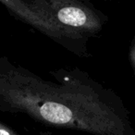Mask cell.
<instances>
[{
    "instance_id": "obj_3",
    "label": "cell",
    "mask_w": 135,
    "mask_h": 135,
    "mask_svg": "<svg viewBox=\"0 0 135 135\" xmlns=\"http://www.w3.org/2000/svg\"><path fill=\"white\" fill-rule=\"evenodd\" d=\"M128 57H129V65H131L133 75H134V78H135V36L133 37L132 41H131V46H129V48Z\"/></svg>"
},
{
    "instance_id": "obj_4",
    "label": "cell",
    "mask_w": 135,
    "mask_h": 135,
    "mask_svg": "<svg viewBox=\"0 0 135 135\" xmlns=\"http://www.w3.org/2000/svg\"><path fill=\"white\" fill-rule=\"evenodd\" d=\"M0 135H21L10 127L0 121Z\"/></svg>"
},
{
    "instance_id": "obj_1",
    "label": "cell",
    "mask_w": 135,
    "mask_h": 135,
    "mask_svg": "<svg viewBox=\"0 0 135 135\" xmlns=\"http://www.w3.org/2000/svg\"><path fill=\"white\" fill-rule=\"evenodd\" d=\"M49 73L54 81L0 56V111L91 135H135L129 109L115 91L77 67Z\"/></svg>"
},
{
    "instance_id": "obj_2",
    "label": "cell",
    "mask_w": 135,
    "mask_h": 135,
    "mask_svg": "<svg viewBox=\"0 0 135 135\" xmlns=\"http://www.w3.org/2000/svg\"><path fill=\"white\" fill-rule=\"evenodd\" d=\"M18 21L81 58L92 57L89 43L103 31L108 17L81 0H0Z\"/></svg>"
}]
</instances>
